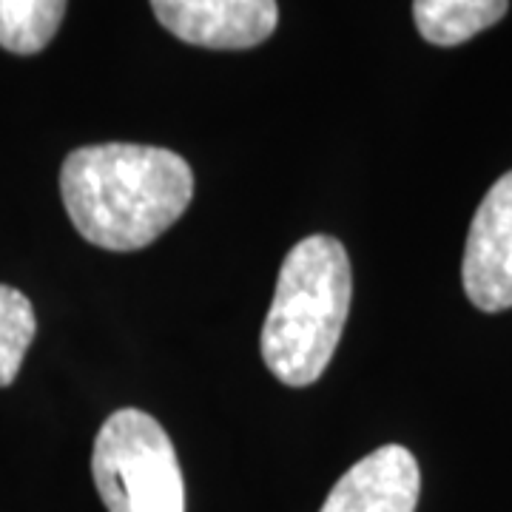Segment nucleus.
Segmentation results:
<instances>
[{
	"mask_svg": "<svg viewBox=\"0 0 512 512\" xmlns=\"http://www.w3.org/2000/svg\"><path fill=\"white\" fill-rule=\"evenodd\" d=\"M174 37L202 49H251L274 35L276 0H151Z\"/></svg>",
	"mask_w": 512,
	"mask_h": 512,
	"instance_id": "obj_5",
	"label": "nucleus"
},
{
	"mask_svg": "<svg viewBox=\"0 0 512 512\" xmlns=\"http://www.w3.org/2000/svg\"><path fill=\"white\" fill-rule=\"evenodd\" d=\"M510 0H413L419 35L433 46H458L507 15Z\"/></svg>",
	"mask_w": 512,
	"mask_h": 512,
	"instance_id": "obj_7",
	"label": "nucleus"
},
{
	"mask_svg": "<svg viewBox=\"0 0 512 512\" xmlns=\"http://www.w3.org/2000/svg\"><path fill=\"white\" fill-rule=\"evenodd\" d=\"M66 0H0V46L15 55L43 52L60 29Z\"/></svg>",
	"mask_w": 512,
	"mask_h": 512,
	"instance_id": "obj_8",
	"label": "nucleus"
},
{
	"mask_svg": "<svg viewBox=\"0 0 512 512\" xmlns=\"http://www.w3.org/2000/svg\"><path fill=\"white\" fill-rule=\"evenodd\" d=\"M419 464L402 444H384L336 481L319 512H416Z\"/></svg>",
	"mask_w": 512,
	"mask_h": 512,
	"instance_id": "obj_6",
	"label": "nucleus"
},
{
	"mask_svg": "<svg viewBox=\"0 0 512 512\" xmlns=\"http://www.w3.org/2000/svg\"><path fill=\"white\" fill-rule=\"evenodd\" d=\"M60 194L80 237L106 251H140L180 220L194 171L157 146H83L60 168Z\"/></svg>",
	"mask_w": 512,
	"mask_h": 512,
	"instance_id": "obj_1",
	"label": "nucleus"
},
{
	"mask_svg": "<svg viewBox=\"0 0 512 512\" xmlns=\"http://www.w3.org/2000/svg\"><path fill=\"white\" fill-rule=\"evenodd\" d=\"M350 259L339 239L316 234L285 256L262 325V359L288 387H308L330 365L348 322Z\"/></svg>",
	"mask_w": 512,
	"mask_h": 512,
	"instance_id": "obj_2",
	"label": "nucleus"
},
{
	"mask_svg": "<svg viewBox=\"0 0 512 512\" xmlns=\"http://www.w3.org/2000/svg\"><path fill=\"white\" fill-rule=\"evenodd\" d=\"M94 487L109 512H185V481L163 424L143 410H117L92 453Z\"/></svg>",
	"mask_w": 512,
	"mask_h": 512,
	"instance_id": "obj_3",
	"label": "nucleus"
},
{
	"mask_svg": "<svg viewBox=\"0 0 512 512\" xmlns=\"http://www.w3.org/2000/svg\"><path fill=\"white\" fill-rule=\"evenodd\" d=\"M32 302L12 285H0V387L18 379L23 356L35 339Z\"/></svg>",
	"mask_w": 512,
	"mask_h": 512,
	"instance_id": "obj_9",
	"label": "nucleus"
},
{
	"mask_svg": "<svg viewBox=\"0 0 512 512\" xmlns=\"http://www.w3.org/2000/svg\"><path fill=\"white\" fill-rule=\"evenodd\" d=\"M461 279L478 311L512 308V171L478 205L467 234Z\"/></svg>",
	"mask_w": 512,
	"mask_h": 512,
	"instance_id": "obj_4",
	"label": "nucleus"
}]
</instances>
